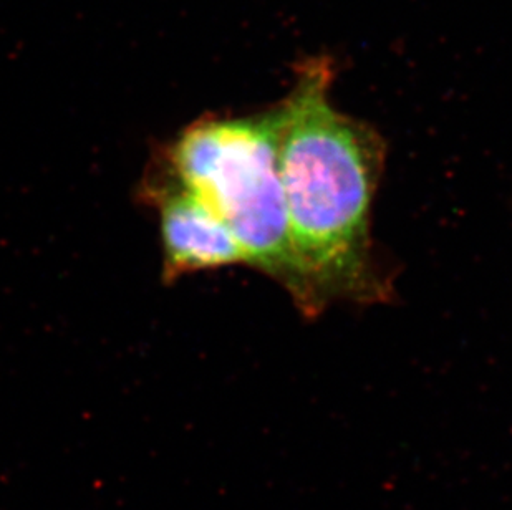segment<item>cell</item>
<instances>
[{"label":"cell","mask_w":512,"mask_h":510,"mask_svg":"<svg viewBox=\"0 0 512 510\" xmlns=\"http://www.w3.org/2000/svg\"><path fill=\"white\" fill-rule=\"evenodd\" d=\"M143 196L160 212L166 282L189 272L247 264L239 242L221 217L161 164L146 178Z\"/></svg>","instance_id":"obj_3"},{"label":"cell","mask_w":512,"mask_h":510,"mask_svg":"<svg viewBox=\"0 0 512 510\" xmlns=\"http://www.w3.org/2000/svg\"><path fill=\"white\" fill-rule=\"evenodd\" d=\"M279 143V108L206 118L188 126L160 163L221 217L247 264L279 282L305 315H317L290 239Z\"/></svg>","instance_id":"obj_2"},{"label":"cell","mask_w":512,"mask_h":510,"mask_svg":"<svg viewBox=\"0 0 512 510\" xmlns=\"http://www.w3.org/2000/svg\"><path fill=\"white\" fill-rule=\"evenodd\" d=\"M332 68L307 63L281 110L282 186L290 239L317 313L332 300L385 295L370 247L382 143L330 102Z\"/></svg>","instance_id":"obj_1"}]
</instances>
